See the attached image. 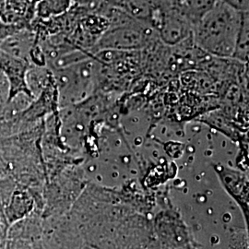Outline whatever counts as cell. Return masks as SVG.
<instances>
[{"label":"cell","mask_w":249,"mask_h":249,"mask_svg":"<svg viewBox=\"0 0 249 249\" xmlns=\"http://www.w3.org/2000/svg\"><path fill=\"white\" fill-rule=\"evenodd\" d=\"M243 13L232 9L223 0H217L213 7L193 27L194 44L206 53L231 58Z\"/></svg>","instance_id":"6da1fadb"},{"label":"cell","mask_w":249,"mask_h":249,"mask_svg":"<svg viewBox=\"0 0 249 249\" xmlns=\"http://www.w3.org/2000/svg\"><path fill=\"white\" fill-rule=\"evenodd\" d=\"M154 30L165 45H177L192 36L193 24L171 7L161 11Z\"/></svg>","instance_id":"7a4b0ae2"},{"label":"cell","mask_w":249,"mask_h":249,"mask_svg":"<svg viewBox=\"0 0 249 249\" xmlns=\"http://www.w3.org/2000/svg\"><path fill=\"white\" fill-rule=\"evenodd\" d=\"M33 65L29 61L11 56L0 51V72L5 76L9 84V100L25 94L34 99L27 84V73Z\"/></svg>","instance_id":"3957f363"},{"label":"cell","mask_w":249,"mask_h":249,"mask_svg":"<svg viewBox=\"0 0 249 249\" xmlns=\"http://www.w3.org/2000/svg\"><path fill=\"white\" fill-rule=\"evenodd\" d=\"M35 211L36 198L34 194L26 187L18 184L4 207V213L9 226L26 218Z\"/></svg>","instance_id":"277c9868"},{"label":"cell","mask_w":249,"mask_h":249,"mask_svg":"<svg viewBox=\"0 0 249 249\" xmlns=\"http://www.w3.org/2000/svg\"><path fill=\"white\" fill-rule=\"evenodd\" d=\"M35 42L36 34L27 30H18L0 42V51L31 63L30 52Z\"/></svg>","instance_id":"5b68a950"},{"label":"cell","mask_w":249,"mask_h":249,"mask_svg":"<svg viewBox=\"0 0 249 249\" xmlns=\"http://www.w3.org/2000/svg\"><path fill=\"white\" fill-rule=\"evenodd\" d=\"M43 223L35 211L28 217L9 225L7 238L9 240H42Z\"/></svg>","instance_id":"8992f818"},{"label":"cell","mask_w":249,"mask_h":249,"mask_svg":"<svg viewBox=\"0 0 249 249\" xmlns=\"http://www.w3.org/2000/svg\"><path fill=\"white\" fill-rule=\"evenodd\" d=\"M216 2L217 0H173L172 7L194 27Z\"/></svg>","instance_id":"52a82bcc"},{"label":"cell","mask_w":249,"mask_h":249,"mask_svg":"<svg viewBox=\"0 0 249 249\" xmlns=\"http://www.w3.org/2000/svg\"><path fill=\"white\" fill-rule=\"evenodd\" d=\"M72 0H38L35 16L37 20H48L61 17L73 8Z\"/></svg>","instance_id":"ba28073f"},{"label":"cell","mask_w":249,"mask_h":249,"mask_svg":"<svg viewBox=\"0 0 249 249\" xmlns=\"http://www.w3.org/2000/svg\"><path fill=\"white\" fill-rule=\"evenodd\" d=\"M249 12L243 13V18L241 22L239 33L237 36V41L233 54L231 58H235L239 61L248 62L249 59Z\"/></svg>","instance_id":"9c48e42d"},{"label":"cell","mask_w":249,"mask_h":249,"mask_svg":"<svg viewBox=\"0 0 249 249\" xmlns=\"http://www.w3.org/2000/svg\"><path fill=\"white\" fill-rule=\"evenodd\" d=\"M5 249H46L42 240H7Z\"/></svg>","instance_id":"30bf717a"},{"label":"cell","mask_w":249,"mask_h":249,"mask_svg":"<svg viewBox=\"0 0 249 249\" xmlns=\"http://www.w3.org/2000/svg\"><path fill=\"white\" fill-rule=\"evenodd\" d=\"M74 5L82 9H87L89 11H96L104 4L107 3V0H72Z\"/></svg>","instance_id":"8fae6325"},{"label":"cell","mask_w":249,"mask_h":249,"mask_svg":"<svg viewBox=\"0 0 249 249\" xmlns=\"http://www.w3.org/2000/svg\"><path fill=\"white\" fill-rule=\"evenodd\" d=\"M232 9L239 12H249V0H223Z\"/></svg>","instance_id":"7c38bea8"}]
</instances>
